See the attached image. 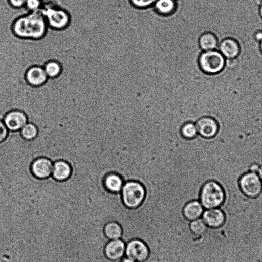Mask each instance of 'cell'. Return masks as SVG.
<instances>
[{
  "label": "cell",
  "mask_w": 262,
  "mask_h": 262,
  "mask_svg": "<svg viewBox=\"0 0 262 262\" xmlns=\"http://www.w3.org/2000/svg\"><path fill=\"white\" fill-rule=\"evenodd\" d=\"M47 27L46 19L40 9L29 11L16 19L13 24L12 30L19 38L38 40L45 36Z\"/></svg>",
  "instance_id": "cell-1"
},
{
  "label": "cell",
  "mask_w": 262,
  "mask_h": 262,
  "mask_svg": "<svg viewBox=\"0 0 262 262\" xmlns=\"http://www.w3.org/2000/svg\"><path fill=\"white\" fill-rule=\"evenodd\" d=\"M224 188L218 181L211 180L206 182L201 190L199 201L206 209L220 206L225 200Z\"/></svg>",
  "instance_id": "cell-2"
},
{
  "label": "cell",
  "mask_w": 262,
  "mask_h": 262,
  "mask_svg": "<svg viewBox=\"0 0 262 262\" xmlns=\"http://www.w3.org/2000/svg\"><path fill=\"white\" fill-rule=\"evenodd\" d=\"M40 10L49 27L55 30H61L69 25L70 16L64 9L42 1Z\"/></svg>",
  "instance_id": "cell-3"
},
{
  "label": "cell",
  "mask_w": 262,
  "mask_h": 262,
  "mask_svg": "<svg viewBox=\"0 0 262 262\" xmlns=\"http://www.w3.org/2000/svg\"><path fill=\"white\" fill-rule=\"evenodd\" d=\"M121 193L124 205L130 208H136L143 202L145 189L140 182L129 181L124 183Z\"/></svg>",
  "instance_id": "cell-4"
},
{
  "label": "cell",
  "mask_w": 262,
  "mask_h": 262,
  "mask_svg": "<svg viewBox=\"0 0 262 262\" xmlns=\"http://www.w3.org/2000/svg\"><path fill=\"white\" fill-rule=\"evenodd\" d=\"M198 63L202 72L214 74L223 70L225 65V59L220 52L213 50L202 52L199 55Z\"/></svg>",
  "instance_id": "cell-5"
},
{
  "label": "cell",
  "mask_w": 262,
  "mask_h": 262,
  "mask_svg": "<svg viewBox=\"0 0 262 262\" xmlns=\"http://www.w3.org/2000/svg\"><path fill=\"white\" fill-rule=\"evenodd\" d=\"M238 186L242 193L249 198H257L262 192V181L257 173L250 171L241 176Z\"/></svg>",
  "instance_id": "cell-6"
},
{
  "label": "cell",
  "mask_w": 262,
  "mask_h": 262,
  "mask_svg": "<svg viewBox=\"0 0 262 262\" xmlns=\"http://www.w3.org/2000/svg\"><path fill=\"white\" fill-rule=\"evenodd\" d=\"M195 124L198 134L206 138L214 137L219 131V122L213 116L202 117Z\"/></svg>",
  "instance_id": "cell-7"
},
{
  "label": "cell",
  "mask_w": 262,
  "mask_h": 262,
  "mask_svg": "<svg viewBox=\"0 0 262 262\" xmlns=\"http://www.w3.org/2000/svg\"><path fill=\"white\" fill-rule=\"evenodd\" d=\"M124 255L136 262L144 261L148 257L149 250L147 246L141 241H130L126 246Z\"/></svg>",
  "instance_id": "cell-8"
},
{
  "label": "cell",
  "mask_w": 262,
  "mask_h": 262,
  "mask_svg": "<svg viewBox=\"0 0 262 262\" xmlns=\"http://www.w3.org/2000/svg\"><path fill=\"white\" fill-rule=\"evenodd\" d=\"M3 121L9 130L15 132L21 129L28 123V119L24 112L13 110L5 114Z\"/></svg>",
  "instance_id": "cell-9"
},
{
  "label": "cell",
  "mask_w": 262,
  "mask_h": 262,
  "mask_svg": "<svg viewBox=\"0 0 262 262\" xmlns=\"http://www.w3.org/2000/svg\"><path fill=\"white\" fill-rule=\"evenodd\" d=\"M53 162L46 157L36 158L31 164L32 173L37 179H46L52 175Z\"/></svg>",
  "instance_id": "cell-10"
},
{
  "label": "cell",
  "mask_w": 262,
  "mask_h": 262,
  "mask_svg": "<svg viewBox=\"0 0 262 262\" xmlns=\"http://www.w3.org/2000/svg\"><path fill=\"white\" fill-rule=\"evenodd\" d=\"M43 67L34 66L29 68L25 73L27 82L32 86H40L44 84L48 79Z\"/></svg>",
  "instance_id": "cell-11"
},
{
  "label": "cell",
  "mask_w": 262,
  "mask_h": 262,
  "mask_svg": "<svg viewBox=\"0 0 262 262\" xmlns=\"http://www.w3.org/2000/svg\"><path fill=\"white\" fill-rule=\"evenodd\" d=\"M126 245L121 239L110 240L105 248L106 257L112 260H115L124 255Z\"/></svg>",
  "instance_id": "cell-12"
},
{
  "label": "cell",
  "mask_w": 262,
  "mask_h": 262,
  "mask_svg": "<svg viewBox=\"0 0 262 262\" xmlns=\"http://www.w3.org/2000/svg\"><path fill=\"white\" fill-rule=\"evenodd\" d=\"M202 219L208 227L215 228L221 226L224 224L225 217L221 210L212 208L203 213Z\"/></svg>",
  "instance_id": "cell-13"
},
{
  "label": "cell",
  "mask_w": 262,
  "mask_h": 262,
  "mask_svg": "<svg viewBox=\"0 0 262 262\" xmlns=\"http://www.w3.org/2000/svg\"><path fill=\"white\" fill-rule=\"evenodd\" d=\"M72 173L71 165L66 161L59 160L53 165L52 177L58 181L67 180Z\"/></svg>",
  "instance_id": "cell-14"
},
{
  "label": "cell",
  "mask_w": 262,
  "mask_h": 262,
  "mask_svg": "<svg viewBox=\"0 0 262 262\" xmlns=\"http://www.w3.org/2000/svg\"><path fill=\"white\" fill-rule=\"evenodd\" d=\"M219 49L224 57L228 59L236 58L241 51L239 43L231 38L223 39L220 43Z\"/></svg>",
  "instance_id": "cell-15"
},
{
  "label": "cell",
  "mask_w": 262,
  "mask_h": 262,
  "mask_svg": "<svg viewBox=\"0 0 262 262\" xmlns=\"http://www.w3.org/2000/svg\"><path fill=\"white\" fill-rule=\"evenodd\" d=\"M154 8L156 12L163 16L173 15L177 9L176 0H157Z\"/></svg>",
  "instance_id": "cell-16"
},
{
  "label": "cell",
  "mask_w": 262,
  "mask_h": 262,
  "mask_svg": "<svg viewBox=\"0 0 262 262\" xmlns=\"http://www.w3.org/2000/svg\"><path fill=\"white\" fill-rule=\"evenodd\" d=\"M103 183L107 190L115 193L121 192L124 184L121 176L116 173L107 174L104 177Z\"/></svg>",
  "instance_id": "cell-17"
},
{
  "label": "cell",
  "mask_w": 262,
  "mask_h": 262,
  "mask_svg": "<svg viewBox=\"0 0 262 262\" xmlns=\"http://www.w3.org/2000/svg\"><path fill=\"white\" fill-rule=\"evenodd\" d=\"M203 212V207L200 202L198 200L188 202L183 209L185 216L191 221L200 217Z\"/></svg>",
  "instance_id": "cell-18"
},
{
  "label": "cell",
  "mask_w": 262,
  "mask_h": 262,
  "mask_svg": "<svg viewBox=\"0 0 262 262\" xmlns=\"http://www.w3.org/2000/svg\"><path fill=\"white\" fill-rule=\"evenodd\" d=\"M200 49L204 51L213 50L217 46V39L213 33L206 32L202 34L198 40Z\"/></svg>",
  "instance_id": "cell-19"
},
{
  "label": "cell",
  "mask_w": 262,
  "mask_h": 262,
  "mask_svg": "<svg viewBox=\"0 0 262 262\" xmlns=\"http://www.w3.org/2000/svg\"><path fill=\"white\" fill-rule=\"evenodd\" d=\"M104 232L106 236L110 240L119 239L122 235L120 225L115 222H111L106 224Z\"/></svg>",
  "instance_id": "cell-20"
},
{
  "label": "cell",
  "mask_w": 262,
  "mask_h": 262,
  "mask_svg": "<svg viewBox=\"0 0 262 262\" xmlns=\"http://www.w3.org/2000/svg\"><path fill=\"white\" fill-rule=\"evenodd\" d=\"M43 69L49 78H54L59 76L62 71L60 63L55 60H50L46 63Z\"/></svg>",
  "instance_id": "cell-21"
},
{
  "label": "cell",
  "mask_w": 262,
  "mask_h": 262,
  "mask_svg": "<svg viewBox=\"0 0 262 262\" xmlns=\"http://www.w3.org/2000/svg\"><path fill=\"white\" fill-rule=\"evenodd\" d=\"M20 132L24 139L32 140L37 136L38 130L34 124L28 122L22 127Z\"/></svg>",
  "instance_id": "cell-22"
},
{
  "label": "cell",
  "mask_w": 262,
  "mask_h": 262,
  "mask_svg": "<svg viewBox=\"0 0 262 262\" xmlns=\"http://www.w3.org/2000/svg\"><path fill=\"white\" fill-rule=\"evenodd\" d=\"M191 231L195 234L203 235L207 231V225L202 219H197L191 221L190 223Z\"/></svg>",
  "instance_id": "cell-23"
},
{
  "label": "cell",
  "mask_w": 262,
  "mask_h": 262,
  "mask_svg": "<svg viewBox=\"0 0 262 262\" xmlns=\"http://www.w3.org/2000/svg\"><path fill=\"white\" fill-rule=\"evenodd\" d=\"M181 133L186 138H193L198 134L195 124L191 122L186 123L181 128Z\"/></svg>",
  "instance_id": "cell-24"
},
{
  "label": "cell",
  "mask_w": 262,
  "mask_h": 262,
  "mask_svg": "<svg viewBox=\"0 0 262 262\" xmlns=\"http://www.w3.org/2000/svg\"><path fill=\"white\" fill-rule=\"evenodd\" d=\"M135 7L144 9L152 6L157 0H129Z\"/></svg>",
  "instance_id": "cell-25"
},
{
  "label": "cell",
  "mask_w": 262,
  "mask_h": 262,
  "mask_svg": "<svg viewBox=\"0 0 262 262\" xmlns=\"http://www.w3.org/2000/svg\"><path fill=\"white\" fill-rule=\"evenodd\" d=\"M42 4L41 0H26L25 7L28 11H34L40 9Z\"/></svg>",
  "instance_id": "cell-26"
},
{
  "label": "cell",
  "mask_w": 262,
  "mask_h": 262,
  "mask_svg": "<svg viewBox=\"0 0 262 262\" xmlns=\"http://www.w3.org/2000/svg\"><path fill=\"white\" fill-rule=\"evenodd\" d=\"M9 130L3 121L0 119V143L4 141L8 136Z\"/></svg>",
  "instance_id": "cell-27"
},
{
  "label": "cell",
  "mask_w": 262,
  "mask_h": 262,
  "mask_svg": "<svg viewBox=\"0 0 262 262\" xmlns=\"http://www.w3.org/2000/svg\"><path fill=\"white\" fill-rule=\"evenodd\" d=\"M9 4L14 8H20L25 7L26 0H8Z\"/></svg>",
  "instance_id": "cell-28"
},
{
  "label": "cell",
  "mask_w": 262,
  "mask_h": 262,
  "mask_svg": "<svg viewBox=\"0 0 262 262\" xmlns=\"http://www.w3.org/2000/svg\"><path fill=\"white\" fill-rule=\"evenodd\" d=\"M238 63V60L236 58H227L225 60L226 66L230 69H234L236 67Z\"/></svg>",
  "instance_id": "cell-29"
},
{
  "label": "cell",
  "mask_w": 262,
  "mask_h": 262,
  "mask_svg": "<svg viewBox=\"0 0 262 262\" xmlns=\"http://www.w3.org/2000/svg\"><path fill=\"white\" fill-rule=\"evenodd\" d=\"M260 165L256 162L252 163L249 166V170L251 172L257 173L258 172Z\"/></svg>",
  "instance_id": "cell-30"
},
{
  "label": "cell",
  "mask_w": 262,
  "mask_h": 262,
  "mask_svg": "<svg viewBox=\"0 0 262 262\" xmlns=\"http://www.w3.org/2000/svg\"><path fill=\"white\" fill-rule=\"evenodd\" d=\"M254 39L258 42H260L262 39V31H259L254 35Z\"/></svg>",
  "instance_id": "cell-31"
},
{
  "label": "cell",
  "mask_w": 262,
  "mask_h": 262,
  "mask_svg": "<svg viewBox=\"0 0 262 262\" xmlns=\"http://www.w3.org/2000/svg\"><path fill=\"white\" fill-rule=\"evenodd\" d=\"M121 262H136L134 260L126 257L125 255L122 256V260Z\"/></svg>",
  "instance_id": "cell-32"
},
{
  "label": "cell",
  "mask_w": 262,
  "mask_h": 262,
  "mask_svg": "<svg viewBox=\"0 0 262 262\" xmlns=\"http://www.w3.org/2000/svg\"><path fill=\"white\" fill-rule=\"evenodd\" d=\"M258 175L262 181V165L260 166L259 170L258 171Z\"/></svg>",
  "instance_id": "cell-33"
},
{
  "label": "cell",
  "mask_w": 262,
  "mask_h": 262,
  "mask_svg": "<svg viewBox=\"0 0 262 262\" xmlns=\"http://www.w3.org/2000/svg\"><path fill=\"white\" fill-rule=\"evenodd\" d=\"M255 4L256 5H257L258 7L261 5L262 3V0H254Z\"/></svg>",
  "instance_id": "cell-34"
},
{
  "label": "cell",
  "mask_w": 262,
  "mask_h": 262,
  "mask_svg": "<svg viewBox=\"0 0 262 262\" xmlns=\"http://www.w3.org/2000/svg\"><path fill=\"white\" fill-rule=\"evenodd\" d=\"M259 12L261 17L262 18V3L259 6Z\"/></svg>",
  "instance_id": "cell-35"
},
{
  "label": "cell",
  "mask_w": 262,
  "mask_h": 262,
  "mask_svg": "<svg viewBox=\"0 0 262 262\" xmlns=\"http://www.w3.org/2000/svg\"><path fill=\"white\" fill-rule=\"evenodd\" d=\"M259 42H260V51L262 53V39L261 40V41Z\"/></svg>",
  "instance_id": "cell-36"
},
{
  "label": "cell",
  "mask_w": 262,
  "mask_h": 262,
  "mask_svg": "<svg viewBox=\"0 0 262 262\" xmlns=\"http://www.w3.org/2000/svg\"><path fill=\"white\" fill-rule=\"evenodd\" d=\"M0 262H2V256H1V249H0Z\"/></svg>",
  "instance_id": "cell-37"
},
{
  "label": "cell",
  "mask_w": 262,
  "mask_h": 262,
  "mask_svg": "<svg viewBox=\"0 0 262 262\" xmlns=\"http://www.w3.org/2000/svg\"><path fill=\"white\" fill-rule=\"evenodd\" d=\"M42 1H46V0H41Z\"/></svg>",
  "instance_id": "cell-38"
}]
</instances>
